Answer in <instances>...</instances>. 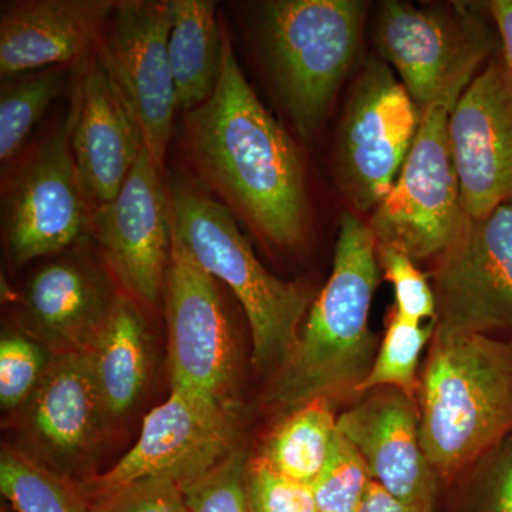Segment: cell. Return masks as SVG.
<instances>
[{
    "label": "cell",
    "mask_w": 512,
    "mask_h": 512,
    "mask_svg": "<svg viewBox=\"0 0 512 512\" xmlns=\"http://www.w3.org/2000/svg\"><path fill=\"white\" fill-rule=\"evenodd\" d=\"M183 140L202 183L259 237L279 248L302 244L309 204L301 151L256 96L225 30L220 79L185 116Z\"/></svg>",
    "instance_id": "1"
},
{
    "label": "cell",
    "mask_w": 512,
    "mask_h": 512,
    "mask_svg": "<svg viewBox=\"0 0 512 512\" xmlns=\"http://www.w3.org/2000/svg\"><path fill=\"white\" fill-rule=\"evenodd\" d=\"M377 242L369 225L343 212L332 274L316 296L268 402L292 412L312 400L352 404L375 363L379 339L369 313L379 284Z\"/></svg>",
    "instance_id": "2"
},
{
    "label": "cell",
    "mask_w": 512,
    "mask_h": 512,
    "mask_svg": "<svg viewBox=\"0 0 512 512\" xmlns=\"http://www.w3.org/2000/svg\"><path fill=\"white\" fill-rule=\"evenodd\" d=\"M417 403L424 454L440 488L454 487L512 431V336H433Z\"/></svg>",
    "instance_id": "3"
},
{
    "label": "cell",
    "mask_w": 512,
    "mask_h": 512,
    "mask_svg": "<svg viewBox=\"0 0 512 512\" xmlns=\"http://www.w3.org/2000/svg\"><path fill=\"white\" fill-rule=\"evenodd\" d=\"M167 188L175 241L237 296L251 329L255 366L278 370L315 302L312 289L272 275L256 258L231 210L200 187L173 175Z\"/></svg>",
    "instance_id": "4"
},
{
    "label": "cell",
    "mask_w": 512,
    "mask_h": 512,
    "mask_svg": "<svg viewBox=\"0 0 512 512\" xmlns=\"http://www.w3.org/2000/svg\"><path fill=\"white\" fill-rule=\"evenodd\" d=\"M366 16L359 0H268L255 33L272 82L298 133L311 140L355 59Z\"/></svg>",
    "instance_id": "5"
},
{
    "label": "cell",
    "mask_w": 512,
    "mask_h": 512,
    "mask_svg": "<svg viewBox=\"0 0 512 512\" xmlns=\"http://www.w3.org/2000/svg\"><path fill=\"white\" fill-rule=\"evenodd\" d=\"M481 62L464 64L436 99L421 107L419 130L399 177L367 224L377 245L402 249L413 261L437 258L466 221L451 148L450 117Z\"/></svg>",
    "instance_id": "6"
},
{
    "label": "cell",
    "mask_w": 512,
    "mask_h": 512,
    "mask_svg": "<svg viewBox=\"0 0 512 512\" xmlns=\"http://www.w3.org/2000/svg\"><path fill=\"white\" fill-rule=\"evenodd\" d=\"M70 133L69 111L3 187V237L16 268L60 254L90 235L93 207L74 163Z\"/></svg>",
    "instance_id": "7"
},
{
    "label": "cell",
    "mask_w": 512,
    "mask_h": 512,
    "mask_svg": "<svg viewBox=\"0 0 512 512\" xmlns=\"http://www.w3.org/2000/svg\"><path fill=\"white\" fill-rule=\"evenodd\" d=\"M234 403H212L171 390L144 419L134 447L106 473L82 484L89 504L146 480L187 487L235 451Z\"/></svg>",
    "instance_id": "8"
},
{
    "label": "cell",
    "mask_w": 512,
    "mask_h": 512,
    "mask_svg": "<svg viewBox=\"0 0 512 512\" xmlns=\"http://www.w3.org/2000/svg\"><path fill=\"white\" fill-rule=\"evenodd\" d=\"M434 338L512 336V201L461 225L437 256Z\"/></svg>",
    "instance_id": "9"
},
{
    "label": "cell",
    "mask_w": 512,
    "mask_h": 512,
    "mask_svg": "<svg viewBox=\"0 0 512 512\" xmlns=\"http://www.w3.org/2000/svg\"><path fill=\"white\" fill-rule=\"evenodd\" d=\"M421 109L389 64L367 62L355 84L336 144L339 190L367 212L392 190L419 130Z\"/></svg>",
    "instance_id": "10"
},
{
    "label": "cell",
    "mask_w": 512,
    "mask_h": 512,
    "mask_svg": "<svg viewBox=\"0 0 512 512\" xmlns=\"http://www.w3.org/2000/svg\"><path fill=\"white\" fill-rule=\"evenodd\" d=\"M170 32V0H124L117 2L94 52L160 170L178 109Z\"/></svg>",
    "instance_id": "11"
},
{
    "label": "cell",
    "mask_w": 512,
    "mask_h": 512,
    "mask_svg": "<svg viewBox=\"0 0 512 512\" xmlns=\"http://www.w3.org/2000/svg\"><path fill=\"white\" fill-rule=\"evenodd\" d=\"M164 299L171 390L232 403L237 352L220 292L174 237Z\"/></svg>",
    "instance_id": "12"
},
{
    "label": "cell",
    "mask_w": 512,
    "mask_h": 512,
    "mask_svg": "<svg viewBox=\"0 0 512 512\" xmlns=\"http://www.w3.org/2000/svg\"><path fill=\"white\" fill-rule=\"evenodd\" d=\"M90 235L127 295L157 308L173 251L168 188L146 147L109 204L94 207Z\"/></svg>",
    "instance_id": "13"
},
{
    "label": "cell",
    "mask_w": 512,
    "mask_h": 512,
    "mask_svg": "<svg viewBox=\"0 0 512 512\" xmlns=\"http://www.w3.org/2000/svg\"><path fill=\"white\" fill-rule=\"evenodd\" d=\"M481 20L458 10L419 8L412 3H380L375 42L420 107L436 99L448 80L471 60H485L495 47Z\"/></svg>",
    "instance_id": "14"
},
{
    "label": "cell",
    "mask_w": 512,
    "mask_h": 512,
    "mask_svg": "<svg viewBox=\"0 0 512 512\" xmlns=\"http://www.w3.org/2000/svg\"><path fill=\"white\" fill-rule=\"evenodd\" d=\"M450 141L467 217L512 201V74L503 57L491 60L457 100Z\"/></svg>",
    "instance_id": "15"
},
{
    "label": "cell",
    "mask_w": 512,
    "mask_h": 512,
    "mask_svg": "<svg viewBox=\"0 0 512 512\" xmlns=\"http://www.w3.org/2000/svg\"><path fill=\"white\" fill-rule=\"evenodd\" d=\"M338 430L383 490L417 510H436L441 488L421 447L416 397L397 387H377L339 414Z\"/></svg>",
    "instance_id": "16"
},
{
    "label": "cell",
    "mask_w": 512,
    "mask_h": 512,
    "mask_svg": "<svg viewBox=\"0 0 512 512\" xmlns=\"http://www.w3.org/2000/svg\"><path fill=\"white\" fill-rule=\"evenodd\" d=\"M76 69L70 147L94 208L119 195L144 143L96 53L77 63Z\"/></svg>",
    "instance_id": "17"
},
{
    "label": "cell",
    "mask_w": 512,
    "mask_h": 512,
    "mask_svg": "<svg viewBox=\"0 0 512 512\" xmlns=\"http://www.w3.org/2000/svg\"><path fill=\"white\" fill-rule=\"evenodd\" d=\"M117 2L25 0L0 15L3 79L79 63L96 52Z\"/></svg>",
    "instance_id": "18"
},
{
    "label": "cell",
    "mask_w": 512,
    "mask_h": 512,
    "mask_svg": "<svg viewBox=\"0 0 512 512\" xmlns=\"http://www.w3.org/2000/svg\"><path fill=\"white\" fill-rule=\"evenodd\" d=\"M117 293L110 276L87 256L56 258L26 285L22 316L29 330L55 352H84Z\"/></svg>",
    "instance_id": "19"
},
{
    "label": "cell",
    "mask_w": 512,
    "mask_h": 512,
    "mask_svg": "<svg viewBox=\"0 0 512 512\" xmlns=\"http://www.w3.org/2000/svg\"><path fill=\"white\" fill-rule=\"evenodd\" d=\"M106 412L86 352H53L29 399L30 429L59 457H73L96 439Z\"/></svg>",
    "instance_id": "20"
},
{
    "label": "cell",
    "mask_w": 512,
    "mask_h": 512,
    "mask_svg": "<svg viewBox=\"0 0 512 512\" xmlns=\"http://www.w3.org/2000/svg\"><path fill=\"white\" fill-rule=\"evenodd\" d=\"M106 412L126 413L136 403L148 373V335L134 298L117 293L106 319L84 350Z\"/></svg>",
    "instance_id": "21"
},
{
    "label": "cell",
    "mask_w": 512,
    "mask_h": 512,
    "mask_svg": "<svg viewBox=\"0 0 512 512\" xmlns=\"http://www.w3.org/2000/svg\"><path fill=\"white\" fill-rule=\"evenodd\" d=\"M168 57L178 109H197L220 79L224 30L211 0H170Z\"/></svg>",
    "instance_id": "22"
},
{
    "label": "cell",
    "mask_w": 512,
    "mask_h": 512,
    "mask_svg": "<svg viewBox=\"0 0 512 512\" xmlns=\"http://www.w3.org/2000/svg\"><path fill=\"white\" fill-rule=\"evenodd\" d=\"M335 407L319 397L292 410L266 437L259 457L276 473L312 487L338 430Z\"/></svg>",
    "instance_id": "23"
},
{
    "label": "cell",
    "mask_w": 512,
    "mask_h": 512,
    "mask_svg": "<svg viewBox=\"0 0 512 512\" xmlns=\"http://www.w3.org/2000/svg\"><path fill=\"white\" fill-rule=\"evenodd\" d=\"M69 66L8 77L0 93V161L8 164L25 146L33 128L63 92Z\"/></svg>",
    "instance_id": "24"
},
{
    "label": "cell",
    "mask_w": 512,
    "mask_h": 512,
    "mask_svg": "<svg viewBox=\"0 0 512 512\" xmlns=\"http://www.w3.org/2000/svg\"><path fill=\"white\" fill-rule=\"evenodd\" d=\"M0 490L16 512H90L82 485L18 451H3Z\"/></svg>",
    "instance_id": "25"
},
{
    "label": "cell",
    "mask_w": 512,
    "mask_h": 512,
    "mask_svg": "<svg viewBox=\"0 0 512 512\" xmlns=\"http://www.w3.org/2000/svg\"><path fill=\"white\" fill-rule=\"evenodd\" d=\"M434 329L433 320L424 326L403 318L393 308L387 316L386 332L372 370L357 389L359 397L377 387H397L417 399L420 357L433 340Z\"/></svg>",
    "instance_id": "26"
},
{
    "label": "cell",
    "mask_w": 512,
    "mask_h": 512,
    "mask_svg": "<svg viewBox=\"0 0 512 512\" xmlns=\"http://www.w3.org/2000/svg\"><path fill=\"white\" fill-rule=\"evenodd\" d=\"M450 512H512V431L456 484Z\"/></svg>",
    "instance_id": "27"
},
{
    "label": "cell",
    "mask_w": 512,
    "mask_h": 512,
    "mask_svg": "<svg viewBox=\"0 0 512 512\" xmlns=\"http://www.w3.org/2000/svg\"><path fill=\"white\" fill-rule=\"evenodd\" d=\"M373 483L359 451L336 430L322 473L312 485L319 512H357Z\"/></svg>",
    "instance_id": "28"
},
{
    "label": "cell",
    "mask_w": 512,
    "mask_h": 512,
    "mask_svg": "<svg viewBox=\"0 0 512 512\" xmlns=\"http://www.w3.org/2000/svg\"><path fill=\"white\" fill-rule=\"evenodd\" d=\"M52 355L45 346L26 336L5 335L0 342V403L18 409L28 403L45 375Z\"/></svg>",
    "instance_id": "29"
},
{
    "label": "cell",
    "mask_w": 512,
    "mask_h": 512,
    "mask_svg": "<svg viewBox=\"0 0 512 512\" xmlns=\"http://www.w3.org/2000/svg\"><path fill=\"white\" fill-rule=\"evenodd\" d=\"M247 466L245 454L235 450L210 473L184 487L188 512H251Z\"/></svg>",
    "instance_id": "30"
},
{
    "label": "cell",
    "mask_w": 512,
    "mask_h": 512,
    "mask_svg": "<svg viewBox=\"0 0 512 512\" xmlns=\"http://www.w3.org/2000/svg\"><path fill=\"white\" fill-rule=\"evenodd\" d=\"M377 261L384 278L393 285L396 305L403 318L420 322L436 319V298L426 275L417 269L412 258L402 249L377 245Z\"/></svg>",
    "instance_id": "31"
},
{
    "label": "cell",
    "mask_w": 512,
    "mask_h": 512,
    "mask_svg": "<svg viewBox=\"0 0 512 512\" xmlns=\"http://www.w3.org/2000/svg\"><path fill=\"white\" fill-rule=\"evenodd\" d=\"M247 491L251 512H319L311 485L276 473L259 456L248 461Z\"/></svg>",
    "instance_id": "32"
},
{
    "label": "cell",
    "mask_w": 512,
    "mask_h": 512,
    "mask_svg": "<svg viewBox=\"0 0 512 512\" xmlns=\"http://www.w3.org/2000/svg\"><path fill=\"white\" fill-rule=\"evenodd\" d=\"M90 512H187L183 488L170 480H146L123 488Z\"/></svg>",
    "instance_id": "33"
},
{
    "label": "cell",
    "mask_w": 512,
    "mask_h": 512,
    "mask_svg": "<svg viewBox=\"0 0 512 512\" xmlns=\"http://www.w3.org/2000/svg\"><path fill=\"white\" fill-rule=\"evenodd\" d=\"M491 15L497 23L501 43H503V59L512 74V0H494L488 3Z\"/></svg>",
    "instance_id": "34"
},
{
    "label": "cell",
    "mask_w": 512,
    "mask_h": 512,
    "mask_svg": "<svg viewBox=\"0 0 512 512\" xmlns=\"http://www.w3.org/2000/svg\"><path fill=\"white\" fill-rule=\"evenodd\" d=\"M357 512H423L396 500L373 481Z\"/></svg>",
    "instance_id": "35"
},
{
    "label": "cell",
    "mask_w": 512,
    "mask_h": 512,
    "mask_svg": "<svg viewBox=\"0 0 512 512\" xmlns=\"http://www.w3.org/2000/svg\"><path fill=\"white\" fill-rule=\"evenodd\" d=\"M187 512H188V510H187Z\"/></svg>",
    "instance_id": "36"
}]
</instances>
